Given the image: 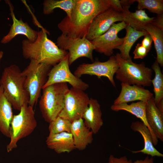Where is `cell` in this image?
I'll list each match as a JSON object with an SVG mask.
<instances>
[{"label":"cell","mask_w":163,"mask_h":163,"mask_svg":"<svg viewBox=\"0 0 163 163\" xmlns=\"http://www.w3.org/2000/svg\"><path fill=\"white\" fill-rule=\"evenodd\" d=\"M113 1L75 0L70 17H65L58 25L62 34L72 38L86 37L94 19L110 8H114Z\"/></svg>","instance_id":"cell-1"},{"label":"cell","mask_w":163,"mask_h":163,"mask_svg":"<svg viewBox=\"0 0 163 163\" xmlns=\"http://www.w3.org/2000/svg\"><path fill=\"white\" fill-rule=\"evenodd\" d=\"M47 34H49V32L43 28L38 32V36L34 41L31 42L27 39L22 41V54L24 58L53 66L68 54V52L59 48L48 39Z\"/></svg>","instance_id":"cell-2"},{"label":"cell","mask_w":163,"mask_h":163,"mask_svg":"<svg viewBox=\"0 0 163 163\" xmlns=\"http://www.w3.org/2000/svg\"><path fill=\"white\" fill-rule=\"evenodd\" d=\"M24 77L19 67L12 65L4 69L0 79V85L4 94L15 110L20 111L25 105H28L29 94L24 86Z\"/></svg>","instance_id":"cell-3"},{"label":"cell","mask_w":163,"mask_h":163,"mask_svg":"<svg viewBox=\"0 0 163 163\" xmlns=\"http://www.w3.org/2000/svg\"><path fill=\"white\" fill-rule=\"evenodd\" d=\"M69 89L66 83H55L43 88L39 107L44 120L50 123L58 117L65 105Z\"/></svg>","instance_id":"cell-4"},{"label":"cell","mask_w":163,"mask_h":163,"mask_svg":"<svg viewBox=\"0 0 163 163\" xmlns=\"http://www.w3.org/2000/svg\"><path fill=\"white\" fill-rule=\"evenodd\" d=\"M115 56L119 65L115 73L117 79L130 85L151 86L152 75L151 69L146 67L143 62L137 64L133 62L131 58L124 59L119 53Z\"/></svg>","instance_id":"cell-5"},{"label":"cell","mask_w":163,"mask_h":163,"mask_svg":"<svg viewBox=\"0 0 163 163\" xmlns=\"http://www.w3.org/2000/svg\"><path fill=\"white\" fill-rule=\"evenodd\" d=\"M19 111L18 114L14 115L11 123L10 140L6 146L8 152L16 148L18 142L31 134L37 126L33 107L28 104L25 105Z\"/></svg>","instance_id":"cell-6"},{"label":"cell","mask_w":163,"mask_h":163,"mask_svg":"<svg viewBox=\"0 0 163 163\" xmlns=\"http://www.w3.org/2000/svg\"><path fill=\"white\" fill-rule=\"evenodd\" d=\"M51 66L30 60L22 71L24 77V87L29 96V105L33 107L37 103Z\"/></svg>","instance_id":"cell-7"},{"label":"cell","mask_w":163,"mask_h":163,"mask_svg":"<svg viewBox=\"0 0 163 163\" xmlns=\"http://www.w3.org/2000/svg\"><path fill=\"white\" fill-rule=\"evenodd\" d=\"M89 99L88 94L84 91L72 87L66 95L64 107L58 116L71 123L82 118Z\"/></svg>","instance_id":"cell-8"},{"label":"cell","mask_w":163,"mask_h":163,"mask_svg":"<svg viewBox=\"0 0 163 163\" xmlns=\"http://www.w3.org/2000/svg\"><path fill=\"white\" fill-rule=\"evenodd\" d=\"M57 43L59 48L68 50L69 66L78 58L82 57L87 58L93 61V52L95 47L91 41L86 37L72 38L61 34L57 38Z\"/></svg>","instance_id":"cell-9"},{"label":"cell","mask_w":163,"mask_h":163,"mask_svg":"<svg viewBox=\"0 0 163 163\" xmlns=\"http://www.w3.org/2000/svg\"><path fill=\"white\" fill-rule=\"evenodd\" d=\"M69 66L68 54L50 69L42 89L51 85L60 83H68L72 88L84 91L88 88L89 85L73 74L70 70Z\"/></svg>","instance_id":"cell-10"},{"label":"cell","mask_w":163,"mask_h":163,"mask_svg":"<svg viewBox=\"0 0 163 163\" xmlns=\"http://www.w3.org/2000/svg\"><path fill=\"white\" fill-rule=\"evenodd\" d=\"M118 68V63L115 56L113 55L105 62L96 61L91 63H84L80 65L74 71V74L79 78L84 75H96L99 78L102 77H106L112 85L116 87L113 76Z\"/></svg>","instance_id":"cell-11"},{"label":"cell","mask_w":163,"mask_h":163,"mask_svg":"<svg viewBox=\"0 0 163 163\" xmlns=\"http://www.w3.org/2000/svg\"><path fill=\"white\" fill-rule=\"evenodd\" d=\"M126 26L123 21L113 24L104 33L91 41L95 47L94 50L106 56H111L113 53V50L117 49L122 44L124 37L119 38L117 34L125 29Z\"/></svg>","instance_id":"cell-12"},{"label":"cell","mask_w":163,"mask_h":163,"mask_svg":"<svg viewBox=\"0 0 163 163\" xmlns=\"http://www.w3.org/2000/svg\"><path fill=\"white\" fill-rule=\"evenodd\" d=\"M123 12L111 7L97 16L93 20L86 38L91 41L106 32L114 23L123 21Z\"/></svg>","instance_id":"cell-13"},{"label":"cell","mask_w":163,"mask_h":163,"mask_svg":"<svg viewBox=\"0 0 163 163\" xmlns=\"http://www.w3.org/2000/svg\"><path fill=\"white\" fill-rule=\"evenodd\" d=\"M6 2L9 6L13 24L9 32L3 37L1 43L3 44L7 43L18 35H24L29 41L32 42L34 41L38 36V32L32 29L27 22H24L21 18L19 20L17 19L13 11V5L9 1H7Z\"/></svg>","instance_id":"cell-14"},{"label":"cell","mask_w":163,"mask_h":163,"mask_svg":"<svg viewBox=\"0 0 163 163\" xmlns=\"http://www.w3.org/2000/svg\"><path fill=\"white\" fill-rule=\"evenodd\" d=\"M120 92L113 104L118 105L136 101L147 102L153 97V94L143 87L130 85L121 83Z\"/></svg>","instance_id":"cell-15"},{"label":"cell","mask_w":163,"mask_h":163,"mask_svg":"<svg viewBox=\"0 0 163 163\" xmlns=\"http://www.w3.org/2000/svg\"><path fill=\"white\" fill-rule=\"evenodd\" d=\"M100 105L97 100L90 98L88 106L83 113L82 119L85 126L93 134L97 133L103 125Z\"/></svg>","instance_id":"cell-16"},{"label":"cell","mask_w":163,"mask_h":163,"mask_svg":"<svg viewBox=\"0 0 163 163\" xmlns=\"http://www.w3.org/2000/svg\"><path fill=\"white\" fill-rule=\"evenodd\" d=\"M70 133L72 134L75 149L85 150L93 140L92 132L85 125L82 118L72 123Z\"/></svg>","instance_id":"cell-17"},{"label":"cell","mask_w":163,"mask_h":163,"mask_svg":"<svg viewBox=\"0 0 163 163\" xmlns=\"http://www.w3.org/2000/svg\"><path fill=\"white\" fill-rule=\"evenodd\" d=\"M46 142L48 148L58 154L69 153L76 149L72 136L70 133L49 134Z\"/></svg>","instance_id":"cell-18"},{"label":"cell","mask_w":163,"mask_h":163,"mask_svg":"<svg viewBox=\"0 0 163 163\" xmlns=\"http://www.w3.org/2000/svg\"><path fill=\"white\" fill-rule=\"evenodd\" d=\"M146 117L151 129L158 139L163 141V113L157 107L153 97L147 102Z\"/></svg>","instance_id":"cell-19"},{"label":"cell","mask_w":163,"mask_h":163,"mask_svg":"<svg viewBox=\"0 0 163 163\" xmlns=\"http://www.w3.org/2000/svg\"><path fill=\"white\" fill-rule=\"evenodd\" d=\"M147 102L139 101L136 102H133L130 104L124 103L118 105H112L110 107L111 110L115 111L124 110L134 115L141 120L149 129L151 133L153 143L154 146L158 144V139L151 129L148 123L146 115Z\"/></svg>","instance_id":"cell-20"},{"label":"cell","mask_w":163,"mask_h":163,"mask_svg":"<svg viewBox=\"0 0 163 163\" xmlns=\"http://www.w3.org/2000/svg\"><path fill=\"white\" fill-rule=\"evenodd\" d=\"M130 128L133 131L139 133L143 137L144 141L143 148L140 150L132 151L133 153H142L153 157H163V154L155 147L150 131L143 123L139 121L133 122L131 124Z\"/></svg>","instance_id":"cell-21"},{"label":"cell","mask_w":163,"mask_h":163,"mask_svg":"<svg viewBox=\"0 0 163 163\" xmlns=\"http://www.w3.org/2000/svg\"><path fill=\"white\" fill-rule=\"evenodd\" d=\"M129 7L123 6L125 17L123 20L127 25H129L138 31H144L145 27L147 24H151L155 17H150L145 10H137L135 12H130Z\"/></svg>","instance_id":"cell-22"},{"label":"cell","mask_w":163,"mask_h":163,"mask_svg":"<svg viewBox=\"0 0 163 163\" xmlns=\"http://www.w3.org/2000/svg\"><path fill=\"white\" fill-rule=\"evenodd\" d=\"M12 107L4 94L2 86L0 85V132L9 138L11 123L14 116Z\"/></svg>","instance_id":"cell-23"},{"label":"cell","mask_w":163,"mask_h":163,"mask_svg":"<svg viewBox=\"0 0 163 163\" xmlns=\"http://www.w3.org/2000/svg\"><path fill=\"white\" fill-rule=\"evenodd\" d=\"M125 29L126 34L124 37L123 42L117 49L119 50L121 57L127 59L131 58L129 55V52L134 43L139 38L149 33L145 30H137L129 25H127Z\"/></svg>","instance_id":"cell-24"},{"label":"cell","mask_w":163,"mask_h":163,"mask_svg":"<svg viewBox=\"0 0 163 163\" xmlns=\"http://www.w3.org/2000/svg\"><path fill=\"white\" fill-rule=\"evenodd\" d=\"M151 36L156 50V61L161 67L163 66V30L157 26L149 24L144 27Z\"/></svg>","instance_id":"cell-25"},{"label":"cell","mask_w":163,"mask_h":163,"mask_svg":"<svg viewBox=\"0 0 163 163\" xmlns=\"http://www.w3.org/2000/svg\"><path fill=\"white\" fill-rule=\"evenodd\" d=\"M75 0H45L43 3V12L45 14L52 13L54 10L59 8L65 11L69 18L74 7Z\"/></svg>","instance_id":"cell-26"},{"label":"cell","mask_w":163,"mask_h":163,"mask_svg":"<svg viewBox=\"0 0 163 163\" xmlns=\"http://www.w3.org/2000/svg\"><path fill=\"white\" fill-rule=\"evenodd\" d=\"M152 69L155 73V76L151 80L155 94L154 100L156 105L163 99V75L159 65L156 60L152 65Z\"/></svg>","instance_id":"cell-27"},{"label":"cell","mask_w":163,"mask_h":163,"mask_svg":"<svg viewBox=\"0 0 163 163\" xmlns=\"http://www.w3.org/2000/svg\"><path fill=\"white\" fill-rule=\"evenodd\" d=\"M49 123L50 134H55L63 132L70 133L72 123L59 116Z\"/></svg>","instance_id":"cell-28"},{"label":"cell","mask_w":163,"mask_h":163,"mask_svg":"<svg viewBox=\"0 0 163 163\" xmlns=\"http://www.w3.org/2000/svg\"><path fill=\"white\" fill-rule=\"evenodd\" d=\"M137 10L144 9L157 15L163 14V0H136Z\"/></svg>","instance_id":"cell-29"},{"label":"cell","mask_w":163,"mask_h":163,"mask_svg":"<svg viewBox=\"0 0 163 163\" xmlns=\"http://www.w3.org/2000/svg\"><path fill=\"white\" fill-rule=\"evenodd\" d=\"M149 51L141 43H138L133 52L134 59H142L146 57Z\"/></svg>","instance_id":"cell-30"},{"label":"cell","mask_w":163,"mask_h":163,"mask_svg":"<svg viewBox=\"0 0 163 163\" xmlns=\"http://www.w3.org/2000/svg\"><path fill=\"white\" fill-rule=\"evenodd\" d=\"M132 162L131 159H128L125 156L117 158L113 155H110L107 163H132Z\"/></svg>","instance_id":"cell-31"},{"label":"cell","mask_w":163,"mask_h":163,"mask_svg":"<svg viewBox=\"0 0 163 163\" xmlns=\"http://www.w3.org/2000/svg\"><path fill=\"white\" fill-rule=\"evenodd\" d=\"M144 37L141 44L149 51L151 50L152 43L153 42L152 39L149 34L145 35Z\"/></svg>","instance_id":"cell-32"},{"label":"cell","mask_w":163,"mask_h":163,"mask_svg":"<svg viewBox=\"0 0 163 163\" xmlns=\"http://www.w3.org/2000/svg\"><path fill=\"white\" fill-rule=\"evenodd\" d=\"M151 24L163 30V14L157 15Z\"/></svg>","instance_id":"cell-33"},{"label":"cell","mask_w":163,"mask_h":163,"mask_svg":"<svg viewBox=\"0 0 163 163\" xmlns=\"http://www.w3.org/2000/svg\"><path fill=\"white\" fill-rule=\"evenodd\" d=\"M132 163H155L154 161L153 157H149V156L146 157L144 159H137Z\"/></svg>","instance_id":"cell-34"},{"label":"cell","mask_w":163,"mask_h":163,"mask_svg":"<svg viewBox=\"0 0 163 163\" xmlns=\"http://www.w3.org/2000/svg\"><path fill=\"white\" fill-rule=\"evenodd\" d=\"M121 5L123 6H127L130 7V5L133 4L134 2H136V0H120Z\"/></svg>","instance_id":"cell-35"},{"label":"cell","mask_w":163,"mask_h":163,"mask_svg":"<svg viewBox=\"0 0 163 163\" xmlns=\"http://www.w3.org/2000/svg\"><path fill=\"white\" fill-rule=\"evenodd\" d=\"M156 106L160 111L163 113V99L161 100Z\"/></svg>","instance_id":"cell-36"},{"label":"cell","mask_w":163,"mask_h":163,"mask_svg":"<svg viewBox=\"0 0 163 163\" xmlns=\"http://www.w3.org/2000/svg\"><path fill=\"white\" fill-rule=\"evenodd\" d=\"M3 51H0V62L1 60L3 57Z\"/></svg>","instance_id":"cell-37"}]
</instances>
